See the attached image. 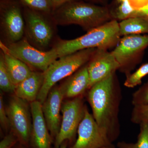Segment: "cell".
<instances>
[{
	"label": "cell",
	"mask_w": 148,
	"mask_h": 148,
	"mask_svg": "<svg viewBox=\"0 0 148 148\" xmlns=\"http://www.w3.org/2000/svg\"><path fill=\"white\" fill-rule=\"evenodd\" d=\"M121 98V88L116 73L93 85L88 93L93 118L112 143L120 133L119 112Z\"/></svg>",
	"instance_id": "obj_1"
},
{
	"label": "cell",
	"mask_w": 148,
	"mask_h": 148,
	"mask_svg": "<svg viewBox=\"0 0 148 148\" xmlns=\"http://www.w3.org/2000/svg\"><path fill=\"white\" fill-rule=\"evenodd\" d=\"M51 16L56 25H77L87 32L112 20L108 8L80 0H72L56 8Z\"/></svg>",
	"instance_id": "obj_2"
},
{
	"label": "cell",
	"mask_w": 148,
	"mask_h": 148,
	"mask_svg": "<svg viewBox=\"0 0 148 148\" xmlns=\"http://www.w3.org/2000/svg\"><path fill=\"white\" fill-rule=\"evenodd\" d=\"M120 37L119 22L112 20L76 38L58 40L52 47L55 49L59 58L88 49L108 50L117 45Z\"/></svg>",
	"instance_id": "obj_3"
},
{
	"label": "cell",
	"mask_w": 148,
	"mask_h": 148,
	"mask_svg": "<svg viewBox=\"0 0 148 148\" xmlns=\"http://www.w3.org/2000/svg\"><path fill=\"white\" fill-rule=\"evenodd\" d=\"M96 48L77 51L58 58L44 73V80L37 101L42 104L50 90L59 81L69 77L87 64Z\"/></svg>",
	"instance_id": "obj_4"
},
{
	"label": "cell",
	"mask_w": 148,
	"mask_h": 148,
	"mask_svg": "<svg viewBox=\"0 0 148 148\" xmlns=\"http://www.w3.org/2000/svg\"><path fill=\"white\" fill-rule=\"evenodd\" d=\"M23 14L25 21L26 38L38 49L46 50L54 36L51 14H47L24 7Z\"/></svg>",
	"instance_id": "obj_5"
},
{
	"label": "cell",
	"mask_w": 148,
	"mask_h": 148,
	"mask_svg": "<svg viewBox=\"0 0 148 148\" xmlns=\"http://www.w3.org/2000/svg\"><path fill=\"white\" fill-rule=\"evenodd\" d=\"M0 47L20 59L30 68L45 72L49 66L58 58L53 48L42 51L32 45L25 37L16 42L4 44L1 42Z\"/></svg>",
	"instance_id": "obj_6"
},
{
	"label": "cell",
	"mask_w": 148,
	"mask_h": 148,
	"mask_svg": "<svg viewBox=\"0 0 148 148\" xmlns=\"http://www.w3.org/2000/svg\"><path fill=\"white\" fill-rule=\"evenodd\" d=\"M148 47V34L124 36L111 51L119 65V71L127 76L140 61Z\"/></svg>",
	"instance_id": "obj_7"
},
{
	"label": "cell",
	"mask_w": 148,
	"mask_h": 148,
	"mask_svg": "<svg viewBox=\"0 0 148 148\" xmlns=\"http://www.w3.org/2000/svg\"><path fill=\"white\" fill-rule=\"evenodd\" d=\"M21 3L18 0H1L0 22L7 43L16 42L24 38L25 21Z\"/></svg>",
	"instance_id": "obj_8"
},
{
	"label": "cell",
	"mask_w": 148,
	"mask_h": 148,
	"mask_svg": "<svg viewBox=\"0 0 148 148\" xmlns=\"http://www.w3.org/2000/svg\"><path fill=\"white\" fill-rule=\"evenodd\" d=\"M11 132L18 142L27 145L31 140L32 127L31 107L28 102L14 95L6 109Z\"/></svg>",
	"instance_id": "obj_9"
},
{
	"label": "cell",
	"mask_w": 148,
	"mask_h": 148,
	"mask_svg": "<svg viewBox=\"0 0 148 148\" xmlns=\"http://www.w3.org/2000/svg\"><path fill=\"white\" fill-rule=\"evenodd\" d=\"M85 106L82 96L72 98L62 103L61 127L55 138V148H59L66 140L72 141L84 116Z\"/></svg>",
	"instance_id": "obj_10"
},
{
	"label": "cell",
	"mask_w": 148,
	"mask_h": 148,
	"mask_svg": "<svg viewBox=\"0 0 148 148\" xmlns=\"http://www.w3.org/2000/svg\"><path fill=\"white\" fill-rule=\"evenodd\" d=\"M77 134V139L71 148H101L113 145L107 134L98 126L86 106Z\"/></svg>",
	"instance_id": "obj_11"
},
{
	"label": "cell",
	"mask_w": 148,
	"mask_h": 148,
	"mask_svg": "<svg viewBox=\"0 0 148 148\" xmlns=\"http://www.w3.org/2000/svg\"><path fill=\"white\" fill-rule=\"evenodd\" d=\"M87 66L90 80L89 89L93 85L116 73L119 68L111 52L102 49H96Z\"/></svg>",
	"instance_id": "obj_12"
},
{
	"label": "cell",
	"mask_w": 148,
	"mask_h": 148,
	"mask_svg": "<svg viewBox=\"0 0 148 148\" xmlns=\"http://www.w3.org/2000/svg\"><path fill=\"white\" fill-rule=\"evenodd\" d=\"M64 98L65 90L63 86H54L42 104L43 114L51 138H56L60 130V112Z\"/></svg>",
	"instance_id": "obj_13"
},
{
	"label": "cell",
	"mask_w": 148,
	"mask_h": 148,
	"mask_svg": "<svg viewBox=\"0 0 148 148\" xmlns=\"http://www.w3.org/2000/svg\"><path fill=\"white\" fill-rule=\"evenodd\" d=\"M32 119L31 140L34 148H51V136L42 110V104L36 101L30 103Z\"/></svg>",
	"instance_id": "obj_14"
},
{
	"label": "cell",
	"mask_w": 148,
	"mask_h": 148,
	"mask_svg": "<svg viewBox=\"0 0 148 148\" xmlns=\"http://www.w3.org/2000/svg\"><path fill=\"white\" fill-rule=\"evenodd\" d=\"M44 80V73L33 71L15 88V96L28 102L37 101Z\"/></svg>",
	"instance_id": "obj_15"
},
{
	"label": "cell",
	"mask_w": 148,
	"mask_h": 148,
	"mask_svg": "<svg viewBox=\"0 0 148 148\" xmlns=\"http://www.w3.org/2000/svg\"><path fill=\"white\" fill-rule=\"evenodd\" d=\"M89 84L90 80L86 64L69 77L62 84L65 90V98L72 99L82 96L89 89Z\"/></svg>",
	"instance_id": "obj_16"
},
{
	"label": "cell",
	"mask_w": 148,
	"mask_h": 148,
	"mask_svg": "<svg viewBox=\"0 0 148 148\" xmlns=\"http://www.w3.org/2000/svg\"><path fill=\"white\" fill-rule=\"evenodd\" d=\"M6 67L16 87L33 71L31 68L20 59L1 49Z\"/></svg>",
	"instance_id": "obj_17"
},
{
	"label": "cell",
	"mask_w": 148,
	"mask_h": 148,
	"mask_svg": "<svg viewBox=\"0 0 148 148\" xmlns=\"http://www.w3.org/2000/svg\"><path fill=\"white\" fill-rule=\"evenodd\" d=\"M119 24L121 36L142 34H148V21L143 17H130L121 21Z\"/></svg>",
	"instance_id": "obj_18"
},
{
	"label": "cell",
	"mask_w": 148,
	"mask_h": 148,
	"mask_svg": "<svg viewBox=\"0 0 148 148\" xmlns=\"http://www.w3.org/2000/svg\"><path fill=\"white\" fill-rule=\"evenodd\" d=\"M109 10L112 20L120 21L135 17L136 11L131 7L128 0H115L112 8Z\"/></svg>",
	"instance_id": "obj_19"
},
{
	"label": "cell",
	"mask_w": 148,
	"mask_h": 148,
	"mask_svg": "<svg viewBox=\"0 0 148 148\" xmlns=\"http://www.w3.org/2000/svg\"><path fill=\"white\" fill-rule=\"evenodd\" d=\"M0 88L3 92H14L16 86L14 84L6 67L2 53L0 55Z\"/></svg>",
	"instance_id": "obj_20"
},
{
	"label": "cell",
	"mask_w": 148,
	"mask_h": 148,
	"mask_svg": "<svg viewBox=\"0 0 148 148\" xmlns=\"http://www.w3.org/2000/svg\"><path fill=\"white\" fill-rule=\"evenodd\" d=\"M24 7L49 14H52L53 8L50 0H18Z\"/></svg>",
	"instance_id": "obj_21"
},
{
	"label": "cell",
	"mask_w": 148,
	"mask_h": 148,
	"mask_svg": "<svg viewBox=\"0 0 148 148\" xmlns=\"http://www.w3.org/2000/svg\"><path fill=\"white\" fill-rule=\"evenodd\" d=\"M148 75V63L143 64L135 72L126 76L124 85L129 88H133L141 84L142 79Z\"/></svg>",
	"instance_id": "obj_22"
},
{
	"label": "cell",
	"mask_w": 148,
	"mask_h": 148,
	"mask_svg": "<svg viewBox=\"0 0 148 148\" xmlns=\"http://www.w3.org/2000/svg\"><path fill=\"white\" fill-rule=\"evenodd\" d=\"M131 121L135 124L148 123V104L134 106L131 113Z\"/></svg>",
	"instance_id": "obj_23"
},
{
	"label": "cell",
	"mask_w": 148,
	"mask_h": 148,
	"mask_svg": "<svg viewBox=\"0 0 148 148\" xmlns=\"http://www.w3.org/2000/svg\"><path fill=\"white\" fill-rule=\"evenodd\" d=\"M132 103L133 106L148 104V82L133 93Z\"/></svg>",
	"instance_id": "obj_24"
},
{
	"label": "cell",
	"mask_w": 148,
	"mask_h": 148,
	"mask_svg": "<svg viewBox=\"0 0 148 148\" xmlns=\"http://www.w3.org/2000/svg\"><path fill=\"white\" fill-rule=\"evenodd\" d=\"M140 133L136 143L137 148H148V123L140 124Z\"/></svg>",
	"instance_id": "obj_25"
},
{
	"label": "cell",
	"mask_w": 148,
	"mask_h": 148,
	"mask_svg": "<svg viewBox=\"0 0 148 148\" xmlns=\"http://www.w3.org/2000/svg\"><path fill=\"white\" fill-rule=\"evenodd\" d=\"M0 123L3 129L7 131L10 128L9 120L4 105L2 95H0Z\"/></svg>",
	"instance_id": "obj_26"
},
{
	"label": "cell",
	"mask_w": 148,
	"mask_h": 148,
	"mask_svg": "<svg viewBox=\"0 0 148 148\" xmlns=\"http://www.w3.org/2000/svg\"><path fill=\"white\" fill-rule=\"evenodd\" d=\"M18 141L16 136L11 132L0 142V148H11Z\"/></svg>",
	"instance_id": "obj_27"
},
{
	"label": "cell",
	"mask_w": 148,
	"mask_h": 148,
	"mask_svg": "<svg viewBox=\"0 0 148 148\" xmlns=\"http://www.w3.org/2000/svg\"><path fill=\"white\" fill-rule=\"evenodd\" d=\"M130 4L135 10L142 9L148 5V0H128Z\"/></svg>",
	"instance_id": "obj_28"
},
{
	"label": "cell",
	"mask_w": 148,
	"mask_h": 148,
	"mask_svg": "<svg viewBox=\"0 0 148 148\" xmlns=\"http://www.w3.org/2000/svg\"><path fill=\"white\" fill-rule=\"evenodd\" d=\"M135 16L143 17L148 21V5L140 10H136Z\"/></svg>",
	"instance_id": "obj_29"
},
{
	"label": "cell",
	"mask_w": 148,
	"mask_h": 148,
	"mask_svg": "<svg viewBox=\"0 0 148 148\" xmlns=\"http://www.w3.org/2000/svg\"><path fill=\"white\" fill-rule=\"evenodd\" d=\"M53 8V10L72 0H50Z\"/></svg>",
	"instance_id": "obj_30"
},
{
	"label": "cell",
	"mask_w": 148,
	"mask_h": 148,
	"mask_svg": "<svg viewBox=\"0 0 148 148\" xmlns=\"http://www.w3.org/2000/svg\"><path fill=\"white\" fill-rule=\"evenodd\" d=\"M119 148H137L136 143H127L125 142H119L117 144Z\"/></svg>",
	"instance_id": "obj_31"
},
{
	"label": "cell",
	"mask_w": 148,
	"mask_h": 148,
	"mask_svg": "<svg viewBox=\"0 0 148 148\" xmlns=\"http://www.w3.org/2000/svg\"><path fill=\"white\" fill-rule=\"evenodd\" d=\"M80 1H84L86 2H98L101 1V0H80Z\"/></svg>",
	"instance_id": "obj_32"
},
{
	"label": "cell",
	"mask_w": 148,
	"mask_h": 148,
	"mask_svg": "<svg viewBox=\"0 0 148 148\" xmlns=\"http://www.w3.org/2000/svg\"><path fill=\"white\" fill-rule=\"evenodd\" d=\"M59 148H67V144H66V143H65V142H64V143L61 145L60 146Z\"/></svg>",
	"instance_id": "obj_33"
},
{
	"label": "cell",
	"mask_w": 148,
	"mask_h": 148,
	"mask_svg": "<svg viewBox=\"0 0 148 148\" xmlns=\"http://www.w3.org/2000/svg\"><path fill=\"white\" fill-rule=\"evenodd\" d=\"M101 148H116L115 146L113 145H112L107 146V147H104Z\"/></svg>",
	"instance_id": "obj_34"
}]
</instances>
